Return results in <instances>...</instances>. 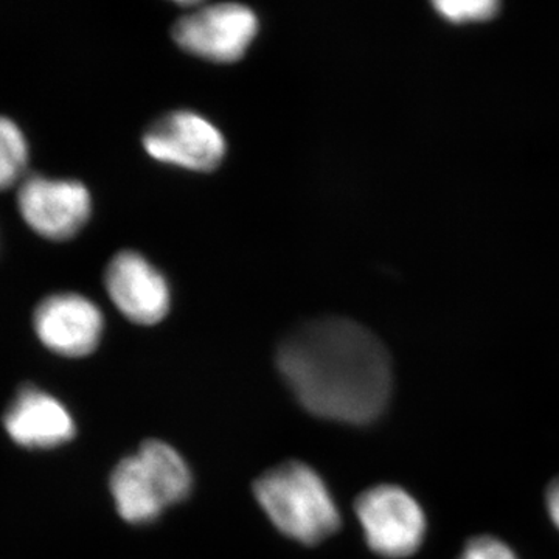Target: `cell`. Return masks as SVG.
Instances as JSON below:
<instances>
[{
	"mask_svg": "<svg viewBox=\"0 0 559 559\" xmlns=\"http://www.w3.org/2000/svg\"><path fill=\"white\" fill-rule=\"evenodd\" d=\"M277 366L301 406L318 417L367 425L388 406V349L353 320L322 318L297 326L280 344Z\"/></svg>",
	"mask_w": 559,
	"mask_h": 559,
	"instance_id": "6da1fadb",
	"label": "cell"
},
{
	"mask_svg": "<svg viewBox=\"0 0 559 559\" xmlns=\"http://www.w3.org/2000/svg\"><path fill=\"white\" fill-rule=\"evenodd\" d=\"M546 502L551 521L559 530V477L551 480L549 488H547Z\"/></svg>",
	"mask_w": 559,
	"mask_h": 559,
	"instance_id": "5bb4252c",
	"label": "cell"
},
{
	"mask_svg": "<svg viewBox=\"0 0 559 559\" xmlns=\"http://www.w3.org/2000/svg\"><path fill=\"white\" fill-rule=\"evenodd\" d=\"M28 164V145L24 132L10 120L0 116V191L22 183Z\"/></svg>",
	"mask_w": 559,
	"mask_h": 559,
	"instance_id": "8fae6325",
	"label": "cell"
},
{
	"mask_svg": "<svg viewBox=\"0 0 559 559\" xmlns=\"http://www.w3.org/2000/svg\"><path fill=\"white\" fill-rule=\"evenodd\" d=\"M371 550L385 558L414 555L421 547L426 518L409 492L393 485L367 489L355 506Z\"/></svg>",
	"mask_w": 559,
	"mask_h": 559,
	"instance_id": "277c9868",
	"label": "cell"
},
{
	"mask_svg": "<svg viewBox=\"0 0 559 559\" xmlns=\"http://www.w3.org/2000/svg\"><path fill=\"white\" fill-rule=\"evenodd\" d=\"M459 559H518V557L502 540L484 535L469 539Z\"/></svg>",
	"mask_w": 559,
	"mask_h": 559,
	"instance_id": "4fadbf2b",
	"label": "cell"
},
{
	"mask_svg": "<svg viewBox=\"0 0 559 559\" xmlns=\"http://www.w3.org/2000/svg\"><path fill=\"white\" fill-rule=\"evenodd\" d=\"M436 7L441 14L459 22L487 17L495 13L498 3L491 2V0H460V2L444 0V2H437Z\"/></svg>",
	"mask_w": 559,
	"mask_h": 559,
	"instance_id": "7c38bea8",
	"label": "cell"
},
{
	"mask_svg": "<svg viewBox=\"0 0 559 559\" xmlns=\"http://www.w3.org/2000/svg\"><path fill=\"white\" fill-rule=\"evenodd\" d=\"M259 32V20L241 3L201 5L180 17L173 38L180 49L213 62H235L248 51Z\"/></svg>",
	"mask_w": 559,
	"mask_h": 559,
	"instance_id": "5b68a950",
	"label": "cell"
},
{
	"mask_svg": "<svg viewBox=\"0 0 559 559\" xmlns=\"http://www.w3.org/2000/svg\"><path fill=\"white\" fill-rule=\"evenodd\" d=\"M40 342L51 352L81 358L97 348L103 333V314L94 301L75 293L46 297L33 316Z\"/></svg>",
	"mask_w": 559,
	"mask_h": 559,
	"instance_id": "9c48e42d",
	"label": "cell"
},
{
	"mask_svg": "<svg viewBox=\"0 0 559 559\" xmlns=\"http://www.w3.org/2000/svg\"><path fill=\"white\" fill-rule=\"evenodd\" d=\"M17 207L39 237L66 241L79 235L92 212L90 190L76 180L31 176L22 180Z\"/></svg>",
	"mask_w": 559,
	"mask_h": 559,
	"instance_id": "8992f818",
	"label": "cell"
},
{
	"mask_svg": "<svg viewBox=\"0 0 559 559\" xmlns=\"http://www.w3.org/2000/svg\"><path fill=\"white\" fill-rule=\"evenodd\" d=\"M105 285L121 314L139 325H156L170 310L167 280L138 252L117 253L106 267Z\"/></svg>",
	"mask_w": 559,
	"mask_h": 559,
	"instance_id": "ba28073f",
	"label": "cell"
},
{
	"mask_svg": "<svg viewBox=\"0 0 559 559\" xmlns=\"http://www.w3.org/2000/svg\"><path fill=\"white\" fill-rule=\"evenodd\" d=\"M11 440L25 448L49 450L75 436L68 409L49 393L35 388L22 389L3 417Z\"/></svg>",
	"mask_w": 559,
	"mask_h": 559,
	"instance_id": "30bf717a",
	"label": "cell"
},
{
	"mask_svg": "<svg viewBox=\"0 0 559 559\" xmlns=\"http://www.w3.org/2000/svg\"><path fill=\"white\" fill-rule=\"evenodd\" d=\"M143 146L154 159L193 171L213 170L226 154L218 128L193 110H175L154 121Z\"/></svg>",
	"mask_w": 559,
	"mask_h": 559,
	"instance_id": "52a82bcc",
	"label": "cell"
},
{
	"mask_svg": "<svg viewBox=\"0 0 559 559\" xmlns=\"http://www.w3.org/2000/svg\"><path fill=\"white\" fill-rule=\"evenodd\" d=\"M191 474L175 448L148 440L138 454L121 460L110 477L117 510L132 524L151 522L189 496Z\"/></svg>",
	"mask_w": 559,
	"mask_h": 559,
	"instance_id": "3957f363",
	"label": "cell"
},
{
	"mask_svg": "<svg viewBox=\"0 0 559 559\" xmlns=\"http://www.w3.org/2000/svg\"><path fill=\"white\" fill-rule=\"evenodd\" d=\"M272 524L289 538L318 544L341 525L340 510L319 474L301 462H286L267 471L253 485Z\"/></svg>",
	"mask_w": 559,
	"mask_h": 559,
	"instance_id": "7a4b0ae2",
	"label": "cell"
}]
</instances>
